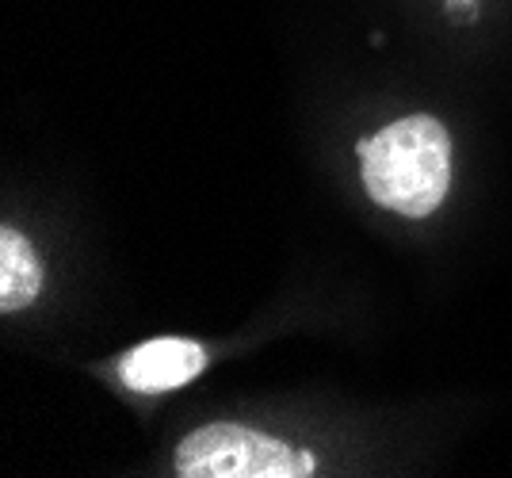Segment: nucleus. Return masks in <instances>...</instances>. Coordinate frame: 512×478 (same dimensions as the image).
<instances>
[{"label":"nucleus","instance_id":"1","mask_svg":"<svg viewBox=\"0 0 512 478\" xmlns=\"http://www.w3.org/2000/svg\"><path fill=\"white\" fill-rule=\"evenodd\" d=\"M363 184L383 207L406 218L432 215L451 184L448 131L432 115H409L390 123L360 146Z\"/></svg>","mask_w":512,"mask_h":478},{"label":"nucleus","instance_id":"2","mask_svg":"<svg viewBox=\"0 0 512 478\" xmlns=\"http://www.w3.org/2000/svg\"><path fill=\"white\" fill-rule=\"evenodd\" d=\"M180 478H306L314 475V456L295 452L276 436L241 425H207L180 440L176 448Z\"/></svg>","mask_w":512,"mask_h":478},{"label":"nucleus","instance_id":"3","mask_svg":"<svg viewBox=\"0 0 512 478\" xmlns=\"http://www.w3.org/2000/svg\"><path fill=\"white\" fill-rule=\"evenodd\" d=\"M207 368V348L184 337L146 341L123 360V383L138 394H165L192 383Z\"/></svg>","mask_w":512,"mask_h":478},{"label":"nucleus","instance_id":"4","mask_svg":"<svg viewBox=\"0 0 512 478\" xmlns=\"http://www.w3.org/2000/svg\"><path fill=\"white\" fill-rule=\"evenodd\" d=\"M43 283V268L35 261L31 241L23 238L20 230L4 226L0 230V310H23L27 303H35Z\"/></svg>","mask_w":512,"mask_h":478},{"label":"nucleus","instance_id":"5","mask_svg":"<svg viewBox=\"0 0 512 478\" xmlns=\"http://www.w3.org/2000/svg\"><path fill=\"white\" fill-rule=\"evenodd\" d=\"M448 4H455V0H448Z\"/></svg>","mask_w":512,"mask_h":478}]
</instances>
